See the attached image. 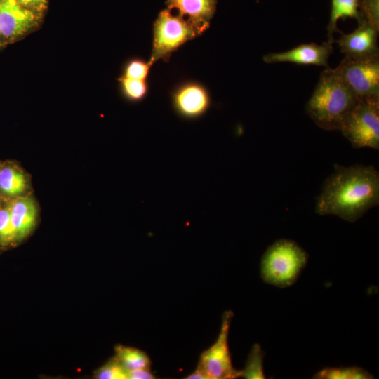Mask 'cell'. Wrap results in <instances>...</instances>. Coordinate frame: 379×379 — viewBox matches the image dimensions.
Listing matches in <instances>:
<instances>
[{
	"label": "cell",
	"mask_w": 379,
	"mask_h": 379,
	"mask_svg": "<svg viewBox=\"0 0 379 379\" xmlns=\"http://www.w3.org/2000/svg\"><path fill=\"white\" fill-rule=\"evenodd\" d=\"M379 203V173L373 166H336L317 200L316 212L354 222Z\"/></svg>",
	"instance_id": "cell-1"
},
{
	"label": "cell",
	"mask_w": 379,
	"mask_h": 379,
	"mask_svg": "<svg viewBox=\"0 0 379 379\" xmlns=\"http://www.w3.org/2000/svg\"><path fill=\"white\" fill-rule=\"evenodd\" d=\"M359 100L335 69L329 67L321 73L305 109L319 127L327 131L340 130Z\"/></svg>",
	"instance_id": "cell-2"
},
{
	"label": "cell",
	"mask_w": 379,
	"mask_h": 379,
	"mask_svg": "<svg viewBox=\"0 0 379 379\" xmlns=\"http://www.w3.org/2000/svg\"><path fill=\"white\" fill-rule=\"evenodd\" d=\"M307 260V253L294 241L279 239L267 248L262 257L261 277L268 284L289 287L298 280Z\"/></svg>",
	"instance_id": "cell-3"
},
{
	"label": "cell",
	"mask_w": 379,
	"mask_h": 379,
	"mask_svg": "<svg viewBox=\"0 0 379 379\" xmlns=\"http://www.w3.org/2000/svg\"><path fill=\"white\" fill-rule=\"evenodd\" d=\"M354 148L379 149V97L361 98L340 128Z\"/></svg>",
	"instance_id": "cell-4"
},
{
	"label": "cell",
	"mask_w": 379,
	"mask_h": 379,
	"mask_svg": "<svg viewBox=\"0 0 379 379\" xmlns=\"http://www.w3.org/2000/svg\"><path fill=\"white\" fill-rule=\"evenodd\" d=\"M200 34L186 18L174 15L171 10L159 13L153 27V47L149 62L152 65L159 59L168 62L173 52Z\"/></svg>",
	"instance_id": "cell-5"
},
{
	"label": "cell",
	"mask_w": 379,
	"mask_h": 379,
	"mask_svg": "<svg viewBox=\"0 0 379 379\" xmlns=\"http://www.w3.org/2000/svg\"><path fill=\"white\" fill-rule=\"evenodd\" d=\"M233 312H224L220 333L215 342L201 355L197 364L207 379H234L239 378L240 370L235 369L232 363L228 345V336Z\"/></svg>",
	"instance_id": "cell-6"
},
{
	"label": "cell",
	"mask_w": 379,
	"mask_h": 379,
	"mask_svg": "<svg viewBox=\"0 0 379 379\" xmlns=\"http://www.w3.org/2000/svg\"><path fill=\"white\" fill-rule=\"evenodd\" d=\"M335 70L359 99L379 97V55L360 59L345 56Z\"/></svg>",
	"instance_id": "cell-7"
},
{
	"label": "cell",
	"mask_w": 379,
	"mask_h": 379,
	"mask_svg": "<svg viewBox=\"0 0 379 379\" xmlns=\"http://www.w3.org/2000/svg\"><path fill=\"white\" fill-rule=\"evenodd\" d=\"M171 102L175 112L187 120L201 117L211 105L208 91L196 82H187L180 86L172 93Z\"/></svg>",
	"instance_id": "cell-8"
},
{
	"label": "cell",
	"mask_w": 379,
	"mask_h": 379,
	"mask_svg": "<svg viewBox=\"0 0 379 379\" xmlns=\"http://www.w3.org/2000/svg\"><path fill=\"white\" fill-rule=\"evenodd\" d=\"M333 51V43L330 41H325L321 45L312 42L300 44L287 51L268 53L264 55L263 60L268 64L293 62L329 68L328 60Z\"/></svg>",
	"instance_id": "cell-9"
},
{
	"label": "cell",
	"mask_w": 379,
	"mask_h": 379,
	"mask_svg": "<svg viewBox=\"0 0 379 379\" xmlns=\"http://www.w3.org/2000/svg\"><path fill=\"white\" fill-rule=\"evenodd\" d=\"M378 30L364 20L350 34H343L335 41L342 53L352 59L366 58L379 55Z\"/></svg>",
	"instance_id": "cell-10"
},
{
	"label": "cell",
	"mask_w": 379,
	"mask_h": 379,
	"mask_svg": "<svg viewBox=\"0 0 379 379\" xmlns=\"http://www.w3.org/2000/svg\"><path fill=\"white\" fill-rule=\"evenodd\" d=\"M35 21L33 12L17 0H0V27L4 38L12 40L23 35Z\"/></svg>",
	"instance_id": "cell-11"
},
{
	"label": "cell",
	"mask_w": 379,
	"mask_h": 379,
	"mask_svg": "<svg viewBox=\"0 0 379 379\" xmlns=\"http://www.w3.org/2000/svg\"><path fill=\"white\" fill-rule=\"evenodd\" d=\"M217 0H167L168 9H178L180 16L190 22L201 35L210 26Z\"/></svg>",
	"instance_id": "cell-12"
},
{
	"label": "cell",
	"mask_w": 379,
	"mask_h": 379,
	"mask_svg": "<svg viewBox=\"0 0 379 379\" xmlns=\"http://www.w3.org/2000/svg\"><path fill=\"white\" fill-rule=\"evenodd\" d=\"M10 209L15 239L20 241L31 232L36 224V206L32 199L22 197L15 199Z\"/></svg>",
	"instance_id": "cell-13"
},
{
	"label": "cell",
	"mask_w": 379,
	"mask_h": 379,
	"mask_svg": "<svg viewBox=\"0 0 379 379\" xmlns=\"http://www.w3.org/2000/svg\"><path fill=\"white\" fill-rule=\"evenodd\" d=\"M360 0H331V7L329 22L327 26L328 41L333 44L334 34L340 31L337 24L340 18H354L358 23L363 21L359 11Z\"/></svg>",
	"instance_id": "cell-14"
},
{
	"label": "cell",
	"mask_w": 379,
	"mask_h": 379,
	"mask_svg": "<svg viewBox=\"0 0 379 379\" xmlns=\"http://www.w3.org/2000/svg\"><path fill=\"white\" fill-rule=\"evenodd\" d=\"M27 180L22 171L13 166L0 168V190L5 194L15 197L26 189Z\"/></svg>",
	"instance_id": "cell-15"
},
{
	"label": "cell",
	"mask_w": 379,
	"mask_h": 379,
	"mask_svg": "<svg viewBox=\"0 0 379 379\" xmlns=\"http://www.w3.org/2000/svg\"><path fill=\"white\" fill-rule=\"evenodd\" d=\"M115 357L127 370L150 368L149 356L138 348L121 345L115 347Z\"/></svg>",
	"instance_id": "cell-16"
},
{
	"label": "cell",
	"mask_w": 379,
	"mask_h": 379,
	"mask_svg": "<svg viewBox=\"0 0 379 379\" xmlns=\"http://www.w3.org/2000/svg\"><path fill=\"white\" fill-rule=\"evenodd\" d=\"M315 379H371L373 376L366 370L358 366L326 367L319 371Z\"/></svg>",
	"instance_id": "cell-17"
},
{
	"label": "cell",
	"mask_w": 379,
	"mask_h": 379,
	"mask_svg": "<svg viewBox=\"0 0 379 379\" xmlns=\"http://www.w3.org/2000/svg\"><path fill=\"white\" fill-rule=\"evenodd\" d=\"M265 353L260 345L255 343L252 347L244 369L240 370V377L247 379L265 378L263 361Z\"/></svg>",
	"instance_id": "cell-18"
},
{
	"label": "cell",
	"mask_w": 379,
	"mask_h": 379,
	"mask_svg": "<svg viewBox=\"0 0 379 379\" xmlns=\"http://www.w3.org/2000/svg\"><path fill=\"white\" fill-rule=\"evenodd\" d=\"M119 81L124 95L131 101H140L147 94L148 87L146 80L134 79L122 76Z\"/></svg>",
	"instance_id": "cell-19"
},
{
	"label": "cell",
	"mask_w": 379,
	"mask_h": 379,
	"mask_svg": "<svg viewBox=\"0 0 379 379\" xmlns=\"http://www.w3.org/2000/svg\"><path fill=\"white\" fill-rule=\"evenodd\" d=\"M99 379H127V369L114 357L95 373Z\"/></svg>",
	"instance_id": "cell-20"
},
{
	"label": "cell",
	"mask_w": 379,
	"mask_h": 379,
	"mask_svg": "<svg viewBox=\"0 0 379 379\" xmlns=\"http://www.w3.org/2000/svg\"><path fill=\"white\" fill-rule=\"evenodd\" d=\"M359 11L363 20L379 31V0H360Z\"/></svg>",
	"instance_id": "cell-21"
},
{
	"label": "cell",
	"mask_w": 379,
	"mask_h": 379,
	"mask_svg": "<svg viewBox=\"0 0 379 379\" xmlns=\"http://www.w3.org/2000/svg\"><path fill=\"white\" fill-rule=\"evenodd\" d=\"M152 65L148 62L140 59H134L131 60L126 65L123 77L139 79L146 80Z\"/></svg>",
	"instance_id": "cell-22"
},
{
	"label": "cell",
	"mask_w": 379,
	"mask_h": 379,
	"mask_svg": "<svg viewBox=\"0 0 379 379\" xmlns=\"http://www.w3.org/2000/svg\"><path fill=\"white\" fill-rule=\"evenodd\" d=\"M10 206L0 209V241L8 244L15 241Z\"/></svg>",
	"instance_id": "cell-23"
},
{
	"label": "cell",
	"mask_w": 379,
	"mask_h": 379,
	"mask_svg": "<svg viewBox=\"0 0 379 379\" xmlns=\"http://www.w3.org/2000/svg\"><path fill=\"white\" fill-rule=\"evenodd\" d=\"M150 368L127 370V379H154Z\"/></svg>",
	"instance_id": "cell-24"
},
{
	"label": "cell",
	"mask_w": 379,
	"mask_h": 379,
	"mask_svg": "<svg viewBox=\"0 0 379 379\" xmlns=\"http://www.w3.org/2000/svg\"><path fill=\"white\" fill-rule=\"evenodd\" d=\"M187 379H207L204 372L199 367L197 366L195 370L187 377Z\"/></svg>",
	"instance_id": "cell-25"
},
{
	"label": "cell",
	"mask_w": 379,
	"mask_h": 379,
	"mask_svg": "<svg viewBox=\"0 0 379 379\" xmlns=\"http://www.w3.org/2000/svg\"><path fill=\"white\" fill-rule=\"evenodd\" d=\"M21 5L26 6H39L45 4L46 0H17Z\"/></svg>",
	"instance_id": "cell-26"
},
{
	"label": "cell",
	"mask_w": 379,
	"mask_h": 379,
	"mask_svg": "<svg viewBox=\"0 0 379 379\" xmlns=\"http://www.w3.org/2000/svg\"><path fill=\"white\" fill-rule=\"evenodd\" d=\"M2 36V34H1V27H0V43H1V38Z\"/></svg>",
	"instance_id": "cell-27"
}]
</instances>
